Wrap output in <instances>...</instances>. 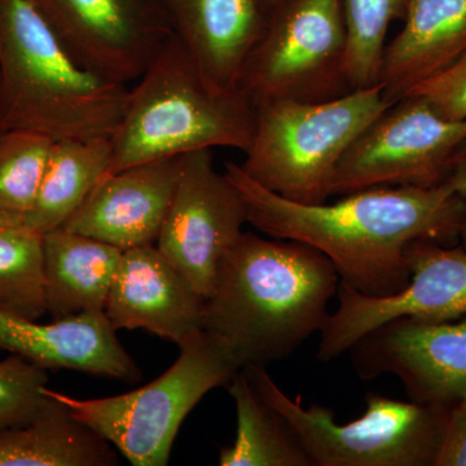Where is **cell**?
Returning <instances> with one entry per match:
<instances>
[{
  "mask_svg": "<svg viewBox=\"0 0 466 466\" xmlns=\"http://www.w3.org/2000/svg\"><path fill=\"white\" fill-rule=\"evenodd\" d=\"M81 66L130 87L174 35L165 0H33Z\"/></svg>",
  "mask_w": 466,
  "mask_h": 466,
  "instance_id": "8fae6325",
  "label": "cell"
},
{
  "mask_svg": "<svg viewBox=\"0 0 466 466\" xmlns=\"http://www.w3.org/2000/svg\"><path fill=\"white\" fill-rule=\"evenodd\" d=\"M459 244L461 245V247L466 250V218L464 220V225L461 227V231H460Z\"/></svg>",
  "mask_w": 466,
  "mask_h": 466,
  "instance_id": "f546056e",
  "label": "cell"
},
{
  "mask_svg": "<svg viewBox=\"0 0 466 466\" xmlns=\"http://www.w3.org/2000/svg\"><path fill=\"white\" fill-rule=\"evenodd\" d=\"M348 354L361 380L395 376L417 403L451 410L466 395V319H392L361 337Z\"/></svg>",
  "mask_w": 466,
  "mask_h": 466,
  "instance_id": "4fadbf2b",
  "label": "cell"
},
{
  "mask_svg": "<svg viewBox=\"0 0 466 466\" xmlns=\"http://www.w3.org/2000/svg\"><path fill=\"white\" fill-rule=\"evenodd\" d=\"M5 116H3L2 91H0V137L5 134Z\"/></svg>",
  "mask_w": 466,
  "mask_h": 466,
  "instance_id": "4dcf8cb0",
  "label": "cell"
},
{
  "mask_svg": "<svg viewBox=\"0 0 466 466\" xmlns=\"http://www.w3.org/2000/svg\"><path fill=\"white\" fill-rule=\"evenodd\" d=\"M0 308L33 320L47 314L42 235L17 218L0 217Z\"/></svg>",
  "mask_w": 466,
  "mask_h": 466,
  "instance_id": "603a6c76",
  "label": "cell"
},
{
  "mask_svg": "<svg viewBox=\"0 0 466 466\" xmlns=\"http://www.w3.org/2000/svg\"><path fill=\"white\" fill-rule=\"evenodd\" d=\"M179 357L164 375L137 390L76 400L52 390L76 419L115 446L134 466H165L180 425L202 398L227 388L241 370L204 329L179 343Z\"/></svg>",
  "mask_w": 466,
  "mask_h": 466,
  "instance_id": "52a82bcc",
  "label": "cell"
},
{
  "mask_svg": "<svg viewBox=\"0 0 466 466\" xmlns=\"http://www.w3.org/2000/svg\"><path fill=\"white\" fill-rule=\"evenodd\" d=\"M223 173L240 193L248 223L257 231L315 248L336 267L341 283L376 299L395 296L410 284L408 244H459L466 218V196L446 183L373 187L332 204L306 205L254 182L236 162H226Z\"/></svg>",
  "mask_w": 466,
  "mask_h": 466,
  "instance_id": "6da1fadb",
  "label": "cell"
},
{
  "mask_svg": "<svg viewBox=\"0 0 466 466\" xmlns=\"http://www.w3.org/2000/svg\"><path fill=\"white\" fill-rule=\"evenodd\" d=\"M182 164L179 156L104 175L64 228L121 250L156 244Z\"/></svg>",
  "mask_w": 466,
  "mask_h": 466,
  "instance_id": "5bb4252c",
  "label": "cell"
},
{
  "mask_svg": "<svg viewBox=\"0 0 466 466\" xmlns=\"http://www.w3.org/2000/svg\"><path fill=\"white\" fill-rule=\"evenodd\" d=\"M175 35L214 87L238 90L269 12L265 0H165Z\"/></svg>",
  "mask_w": 466,
  "mask_h": 466,
  "instance_id": "e0dca14e",
  "label": "cell"
},
{
  "mask_svg": "<svg viewBox=\"0 0 466 466\" xmlns=\"http://www.w3.org/2000/svg\"><path fill=\"white\" fill-rule=\"evenodd\" d=\"M46 398L26 424L0 433V466H113L108 441L76 419L46 388Z\"/></svg>",
  "mask_w": 466,
  "mask_h": 466,
  "instance_id": "ffe728a7",
  "label": "cell"
},
{
  "mask_svg": "<svg viewBox=\"0 0 466 466\" xmlns=\"http://www.w3.org/2000/svg\"><path fill=\"white\" fill-rule=\"evenodd\" d=\"M444 183L451 187L453 191L466 196V140L461 148L459 149L449 179Z\"/></svg>",
  "mask_w": 466,
  "mask_h": 466,
  "instance_id": "f1b7e54d",
  "label": "cell"
},
{
  "mask_svg": "<svg viewBox=\"0 0 466 466\" xmlns=\"http://www.w3.org/2000/svg\"><path fill=\"white\" fill-rule=\"evenodd\" d=\"M267 7H268L269 12L274 11L276 7L281 5V3L285 2V0H265Z\"/></svg>",
  "mask_w": 466,
  "mask_h": 466,
  "instance_id": "1f68e13d",
  "label": "cell"
},
{
  "mask_svg": "<svg viewBox=\"0 0 466 466\" xmlns=\"http://www.w3.org/2000/svg\"><path fill=\"white\" fill-rule=\"evenodd\" d=\"M204 302L157 245L146 244L124 250L104 312L116 330L144 329L179 345L202 329Z\"/></svg>",
  "mask_w": 466,
  "mask_h": 466,
  "instance_id": "9a60e30c",
  "label": "cell"
},
{
  "mask_svg": "<svg viewBox=\"0 0 466 466\" xmlns=\"http://www.w3.org/2000/svg\"><path fill=\"white\" fill-rule=\"evenodd\" d=\"M254 127L256 104L241 90L214 87L174 33L128 87L108 173L198 150L245 152Z\"/></svg>",
  "mask_w": 466,
  "mask_h": 466,
  "instance_id": "277c9868",
  "label": "cell"
},
{
  "mask_svg": "<svg viewBox=\"0 0 466 466\" xmlns=\"http://www.w3.org/2000/svg\"><path fill=\"white\" fill-rule=\"evenodd\" d=\"M408 0H343L348 26L346 79L351 90L379 84L389 27L406 14Z\"/></svg>",
  "mask_w": 466,
  "mask_h": 466,
  "instance_id": "cb8c5ba5",
  "label": "cell"
},
{
  "mask_svg": "<svg viewBox=\"0 0 466 466\" xmlns=\"http://www.w3.org/2000/svg\"><path fill=\"white\" fill-rule=\"evenodd\" d=\"M410 95L424 99L443 118L466 119V51L446 70L420 85ZM408 96V95H407Z\"/></svg>",
  "mask_w": 466,
  "mask_h": 466,
  "instance_id": "4316f807",
  "label": "cell"
},
{
  "mask_svg": "<svg viewBox=\"0 0 466 466\" xmlns=\"http://www.w3.org/2000/svg\"><path fill=\"white\" fill-rule=\"evenodd\" d=\"M410 284L385 299L363 296L339 283L337 309L321 329L317 358L323 363L348 354L351 346L380 325L397 318L455 321L466 317V250L460 244L431 240L408 244Z\"/></svg>",
  "mask_w": 466,
  "mask_h": 466,
  "instance_id": "30bf717a",
  "label": "cell"
},
{
  "mask_svg": "<svg viewBox=\"0 0 466 466\" xmlns=\"http://www.w3.org/2000/svg\"><path fill=\"white\" fill-rule=\"evenodd\" d=\"M45 368L11 354L0 361V433L33 419L46 398Z\"/></svg>",
  "mask_w": 466,
  "mask_h": 466,
  "instance_id": "484cf974",
  "label": "cell"
},
{
  "mask_svg": "<svg viewBox=\"0 0 466 466\" xmlns=\"http://www.w3.org/2000/svg\"><path fill=\"white\" fill-rule=\"evenodd\" d=\"M391 104L379 84L333 99L256 104L253 139L240 167L287 200L324 204L343 156Z\"/></svg>",
  "mask_w": 466,
  "mask_h": 466,
  "instance_id": "5b68a950",
  "label": "cell"
},
{
  "mask_svg": "<svg viewBox=\"0 0 466 466\" xmlns=\"http://www.w3.org/2000/svg\"><path fill=\"white\" fill-rule=\"evenodd\" d=\"M52 144L29 131L7 130L0 137V217L23 219L33 208Z\"/></svg>",
  "mask_w": 466,
  "mask_h": 466,
  "instance_id": "d4e9b609",
  "label": "cell"
},
{
  "mask_svg": "<svg viewBox=\"0 0 466 466\" xmlns=\"http://www.w3.org/2000/svg\"><path fill=\"white\" fill-rule=\"evenodd\" d=\"M0 91L5 131L63 142L112 137L128 86L81 66L33 0H0Z\"/></svg>",
  "mask_w": 466,
  "mask_h": 466,
  "instance_id": "3957f363",
  "label": "cell"
},
{
  "mask_svg": "<svg viewBox=\"0 0 466 466\" xmlns=\"http://www.w3.org/2000/svg\"><path fill=\"white\" fill-rule=\"evenodd\" d=\"M403 27L383 50L379 85L395 101L466 51V0H408Z\"/></svg>",
  "mask_w": 466,
  "mask_h": 466,
  "instance_id": "ac0fdd59",
  "label": "cell"
},
{
  "mask_svg": "<svg viewBox=\"0 0 466 466\" xmlns=\"http://www.w3.org/2000/svg\"><path fill=\"white\" fill-rule=\"evenodd\" d=\"M110 137L52 144L41 188L23 223L39 235L66 225L95 184L109 171Z\"/></svg>",
  "mask_w": 466,
  "mask_h": 466,
  "instance_id": "44dd1931",
  "label": "cell"
},
{
  "mask_svg": "<svg viewBox=\"0 0 466 466\" xmlns=\"http://www.w3.org/2000/svg\"><path fill=\"white\" fill-rule=\"evenodd\" d=\"M247 210L240 193L214 167L213 150L183 156L182 170L156 245L207 299L220 262L242 235Z\"/></svg>",
  "mask_w": 466,
  "mask_h": 466,
  "instance_id": "7c38bea8",
  "label": "cell"
},
{
  "mask_svg": "<svg viewBox=\"0 0 466 466\" xmlns=\"http://www.w3.org/2000/svg\"><path fill=\"white\" fill-rule=\"evenodd\" d=\"M465 140L466 119L450 121L421 97L408 95L351 144L334 174L332 196L373 187L441 186Z\"/></svg>",
  "mask_w": 466,
  "mask_h": 466,
  "instance_id": "9c48e42d",
  "label": "cell"
},
{
  "mask_svg": "<svg viewBox=\"0 0 466 466\" xmlns=\"http://www.w3.org/2000/svg\"><path fill=\"white\" fill-rule=\"evenodd\" d=\"M435 466H466V395L450 410Z\"/></svg>",
  "mask_w": 466,
  "mask_h": 466,
  "instance_id": "83f0119b",
  "label": "cell"
},
{
  "mask_svg": "<svg viewBox=\"0 0 466 466\" xmlns=\"http://www.w3.org/2000/svg\"><path fill=\"white\" fill-rule=\"evenodd\" d=\"M43 291L52 319L104 311L124 250L64 227L42 235Z\"/></svg>",
  "mask_w": 466,
  "mask_h": 466,
  "instance_id": "d6986e66",
  "label": "cell"
},
{
  "mask_svg": "<svg viewBox=\"0 0 466 466\" xmlns=\"http://www.w3.org/2000/svg\"><path fill=\"white\" fill-rule=\"evenodd\" d=\"M226 389L235 401L238 429L231 446L220 449V466H312L287 420L260 397L244 370Z\"/></svg>",
  "mask_w": 466,
  "mask_h": 466,
  "instance_id": "7402d4cb",
  "label": "cell"
},
{
  "mask_svg": "<svg viewBox=\"0 0 466 466\" xmlns=\"http://www.w3.org/2000/svg\"><path fill=\"white\" fill-rule=\"evenodd\" d=\"M104 311L55 319L50 324L0 308V350L45 370H70L137 382L142 370L116 336Z\"/></svg>",
  "mask_w": 466,
  "mask_h": 466,
  "instance_id": "2e32d148",
  "label": "cell"
},
{
  "mask_svg": "<svg viewBox=\"0 0 466 466\" xmlns=\"http://www.w3.org/2000/svg\"><path fill=\"white\" fill-rule=\"evenodd\" d=\"M250 382L287 420L312 466H435L446 433L449 408L397 400L370 392L367 410L339 424L330 408L291 398L266 367L242 368Z\"/></svg>",
  "mask_w": 466,
  "mask_h": 466,
  "instance_id": "8992f818",
  "label": "cell"
},
{
  "mask_svg": "<svg viewBox=\"0 0 466 466\" xmlns=\"http://www.w3.org/2000/svg\"><path fill=\"white\" fill-rule=\"evenodd\" d=\"M348 42L343 0H285L271 11L238 90L254 104L341 96L351 91Z\"/></svg>",
  "mask_w": 466,
  "mask_h": 466,
  "instance_id": "ba28073f",
  "label": "cell"
},
{
  "mask_svg": "<svg viewBox=\"0 0 466 466\" xmlns=\"http://www.w3.org/2000/svg\"><path fill=\"white\" fill-rule=\"evenodd\" d=\"M242 232L218 268L202 329L242 368L289 358L329 318L336 267L305 242Z\"/></svg>",
  "mask_w": 466,
  "mask_h": 466,
  "instance_id": "7a4b0ae2",
  "label": "cell"
}]
</instances>
